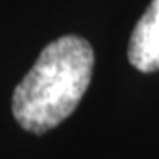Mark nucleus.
<instances>
[{
  "label": "nucleus",
  "mask_w": 159,
  "mask_h": 159,
  "mask_svg": "<svg viewBox=\"0 0 159 159\" xmlns=\"http://www.w3.org/2000/svg\"><path fill=\"white\" fill-rule=\"evenodd\" d=\"M94 50L77 35H65L42 48L12 96V113L21 129L42 134L77 109L92 81Z\"/></svg>",
  "instance_id": "obj_1"
},
{
  "label": "nucleus",
  "mask_w": 159,
  "mask_h": 159,
  "mask_svg": "<svg viewBox=\"0 0 159 159\" xmlns=\"http://www.w3.org/2000/svg\"><path fill=\"white\" fill-rule=\"evenodd\" d=\"M129 61L142 73L159 71V0H152L129 40Z\"/></svg>",
  "instance_id": "obj_2"
}]
</instances>
